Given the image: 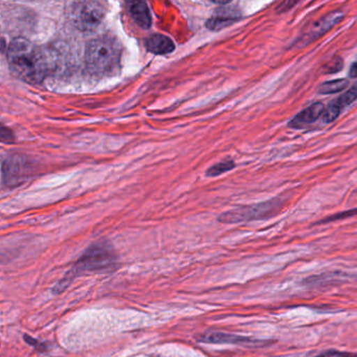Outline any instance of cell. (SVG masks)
Segmentation results:
<instances>
[{
    "mask_svg": "<svg viewBox=\"0 0 357 357\" xmlns=\"http://www.w3.org/2000/svg\"><path fill=\"white\" fill-rule=\"evenodd\" d=\"M8 62L12 73L30 84H39L47 73L43 51L26 38H16L8 49Z\"/></svg>",
    "mask_w": 357,
    "mask_h": 357,
    "instance_id": "cell-1",
    "label": "cell"
},
{
    "mask_svg": "<svg viewBox=\"0 0 357 357\" xmlns=\"http://www.w3.org/2000/svg\"><path fill=\"white\" fill-rule=\"evenodd\" d=\"M121 56L122 47L116 38L98 37L87 45L85 63L93 76L107 77L114 75L120 68Z\"/></svg>",
    "mask_w": 357,
    "mask_h": 357,
    "instance_id": "cell-2",
    "label": "cell"
},
{
    "mask_svg": "<svg viewBox=\"0 0 357 357\" xmlns=\"http://www.w3.org/2000/svg\"><path fill=\"white\" fill-rule=\"evenodd\" d=\"M106 8L99 1H77L68 10L70 22L81 32H93L105 17Z\"/></svg>",
    "mask_w": 357,
    "mask_h": 357,
    "instance_id": "cell-3",
    "label": "cell"
},
{
    "mask_svg": "<svg viewBox=\"0 0 357 357\" xmlns=\"http://www.w3.org/2000/svg\"><path fill=\"white\" fill-rule=\"evenodd\" d=\"M281 206V199H271L254 204V206H240L221 215L219 217V221L225 223H238L243 221L269 219L279 213Z\"/></svg>",
    "mask_w": 357,
    "mask_h": 357,
    "instance_id": "cell-4",
    "label": "cell"
},
{
    "mask_svg": "<svg viewBox=\"0 0 357 357\" xmlns=\"http://www.w3.org/2000/svg\"><path fill=\"white\" fill-rule=\"evenodd\" d=\"M116 262V256L112 246L105 243L96 244L91 246L83 255L82 258L77 263V271H107Z\"/></svg>",
    "mask_w": 357,
    "mask_h": 357,
    "instance_id": "cell-5",
    "label": "cell"
},
{
    "mask_svg": "<svg viewBox=\"0 0 357 357\" xmlns=\"http://www.w3.org/2000/svg\"><path fill=\"white\" fill-rule=\"evenodd\" d=\"M342 18H344V12L338 11V10L337 11L327 14L321 20L315 22L310 28L307 29L306 32L303 33L302 36L296 41V45H301L302 47H304V45L313 43V41L319 39V37L325 35L328 31L334 28Z\"/></svg>",
    "mask_w": 357,
    "mask_h": 357,
    "instance_id": "cell-6",
    "label": "cell"
},
{
    "mask_svg": "<svg viewBox=\"0 0 357 357\" xmlns=\"http://www.w3.org/2000/svg\"><path fill=\"white\" fill-rule=\"evenodd\" d=\"M357 100V83H355L353 86H351L346 93L340 95L337 99L334 100L333 102L329 104L325 108L323 116H321V121L325 124L334 122L338 118L342 110L347 106L351 105L353 102Z\"/></svg>",
    "mask_w": 357,
    "mask_h": 357,
    "instance_id": "cell-7",
    "label": "cell"
},
{
    "mask_svg": "<svg viewBox=\"0 0 357 357\" xmlns=\"http://www.w3.org/2000/svg\"><path fill=\"white\" fill-rule=\"evenodd\" d=\"M242 18L241 12L237 7H221L215 12L214 15L206 22V28L211 31L222 30L239 22Z\"/></svg>",
    "mask_w": 357,
    "mask_h": 357,
    "instance_id": "cell-8",
    "label": "cell"
},
{
    "mask_svg": "<svg viewBox=\"0 0 357 357\" xmlns=\"http://www.w3.org/2000/svg\"><path fill=\"white\" fill-rule=\"evenodd\" d=\"M202 340L206 342H214V344H239L244 347H262L266 344V342L263 340L235 335V334L219 333V332L208 334L202 337Z\"/></svg>",
    "mask_w": 357,
    "mask_h": 357,
    "instance_id": "cell-9",
    "label": "cell"
},
{
    "mask_svg": "<svg viewBox=\"0 0 357 357\" xmlns=\"http://www.w3.org/2000/svg\"><path fill=\"white\" fill-rule=\"evenodd\" d=\"M325 106L321 102L312 104V105L307 107L306 109L298 112L289 123L288 126L294 129H302L312 123L317 122L319 118H321L324 112H325Z\"/></svg>",
    "mask_w": 357,
    "mask_h": 357,
    "instance_id": "cell-10",
    "label": "cell"
},
{
    "mask_svg": "<svg viewBox=\"0 0 357 357\" xmlns=\"http://www.w3.org/2000/svg\"><path fill=\"white\" fill-rule=\"evenodd\" d=\"M349 279L348 275L342 273H321V275H311L304 280L303 284L307 287H326V286H333L335 284L346 282Z\"/></svg>",
    "mask_w": 357,
    "mask_h": 357,
    "instance_id": "cell-11",
    "label": "cell"
},
{
    "mask_svg": "<svg viewBox=\"0 0 357 357\" xmlns=\"http://www.w3.org/2000/svg\"><path fill=\"white\" fill-rule=\"evenodd\" d=\"M148 51L155 55H167L174 51V43L170 38L164 35L155 34L146 40Z\"/></svg>",
    "mask_w": 357,
    "mask_h": 357,
    "instance_id": "cell-12",
    "label": "cell"
},
{
    "mask_svg": "<svg viewBox=\"0 0 357 357\" xmlns=\"http://www.w3.org/2000/svg\"><path fill=\"white\" fill-rule=\"evenodd\" d=\"M24 171V166L17 158H10L3 160V183H16Z\"/></svg>",
    "mask_w": 357,
    "mask_h": 357,
    "instance_id": "cell-13",
    "label": "cell"
},
{
    "mask_svg": "<svg viewBox=\"0 0 357 357\" xmlns=\"http://www.w3.org/2000/svg\"><path fill=\"white\" fill-rule=\"evenodd\" d=\"M129 12L135 24L142 29H149L152 24L151 14L145 3H129Z\"/></svg>",
    "mask_w": 357,
    "mask_h": 357,
    "instance_id": "cell-14",
    "label": "cell"
},
{
    "mask_svg": "<svg viewBox=\"0 0 357 357\" xmlns=\"http://www.w3.org/2000/svg\"><path fill=\"white\" fill-rule=\"evenodd\" d=\"M349 81L347 79H337V80L328 81L319 86V93L321 95H331V93H340L348 87Z\"/></svg>",
    "mask_w": 357,
    "mask_h": 357,
    "instance_id": "cell-15",
    "label": "cell"
},
{
    "mask_svg": "<svg viewBox=\"0 0 357 357\" xmlns=\"http://www.w3.org/2000/svg\"><path fill=\"white\" fill-rule=\"evenodd\" d=\"M234 168H235V162H234L233 160H225V162H219V164L213 166L212 168L206 172V175L211 177L218 176V175L233 170Z\"/></svg>",
    "mask_w": 357,
    "mask_h": 357,
    "instance_id": "cell-16",
    "label": "cell"
},
{
    "mask_svg": "<svg viewBox=\"0 0 357 357\" xmlns=\"http://www.w3.org/2000/svg\"><path fill=\"white\" fill-rule=\"evenodd\" d=\"M342 58H332L327 64L323 66L324 72L326 74H334L337 73L338 70H342Z\"/></svg>",
    "mask_w": 357,
    "mask_h": 357,
    "instance_id": "cell-17",
    "label": "cell"
},
{
    "mask_svg": "<svg viewBox=\"0 0 357 357\" xmlns=\"http://www.w3.org/2000/svg\"><path fill=\"white\" fill-rule=\"evenodd\" d=\"M317 357H357L354 353L342 352V351L329 350L321 353Z\"/></svg>",
    "mask_w": 357,
    "mask_h": 357,
    "instance_id": "cell-18",
    "label": "cell"
},
{
    "mask_svg": "<svg viewBox=\"0 0 357 357\" xmlns=\"http://www.w3.org/2000/svg\"><path fill=\"white\" fill-rule=\"evenodd\" d=\"M357 214L356 210L349 211V212L340 213V214L334 215V216L329 217L326 220L321 221V223L329 222V221L338 220V219L347 218V217L353 216V215Z\"/></svg>",
    "mask_w": 357,
    "mask_h": 357,
    "instance_id": "cell-19",
    "label": "cell"
},
{
    "mask_svg": "<svg viewBox=\"0 0 357 357\" xmlns=\"http://www.w3.org/2000/svg\"><path fill=\"white\" fill-rule=\"evenodd\" d=\"M296 3H298L296 1H285V3H282L281 5L277 8V12L278 13H284V12L289 11Z\"/></svg>",
    "mask_w": 357,
    "mask_h": 357,
    "instance_id": "cell-20",
    "label": "cell"
},
{
    "mask_svg": "<svg viewBox=\"0 0 357 357\" xmlns=\"http://www.w3.org/2000/svg\"><path fill=\"white\" fill-rule=\"evenodd\" d=\"M1 139L3 142H9L12 139V133L5 126L1 127Z\"/></svg>",
    "mask_w": 357,
    "mask_h": 357,
    "instance_id": "cell-21",
    "label": "cell"
},
{
    "mask_svg": "<svg viewBox=\"0 0 357 357\" xmlns=\"http://www.w3.org/2000/svg\"><path fill=\"white\" fill-rule=\"evenodd\" d=\"M349 76L351 78H357V61L351 66L350 70H349Z\"/></svg>",
    "mask_w": 357,
    "mask_h": 357,
    "instance_id": "cell-22",
    "label": "cell"
}]
</instances>
